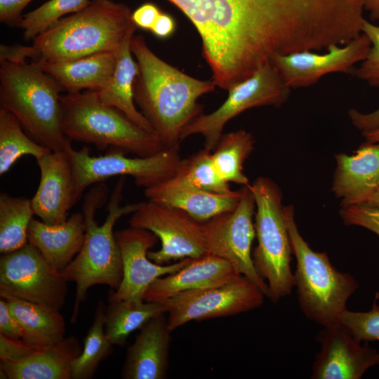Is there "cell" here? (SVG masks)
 <instances>
[{
  "label": "cell",
  "instance_id": "11",
  "mask_svg": "<svg viewBox=\"0 0 379 379\" xmlns=\"http://www.w3.org/2000/svg\"><path fill=\"white\" fill-rule=\"evenodd\" d=\"M264 292L246 277L239 274L214 286L180 293L162 302L171 331L191 321L233 316L260 307Z\"/></svg>",
  "mask_w": 379,
  "mask_h": 379
},
{
  "label": "cell",
  "instance_id": "24",
  "mask_svg": "<svg viewBox=\"0 0 379 379\" xmlns=\"http://www.w3.org/2000/svg\"><path fill=\"white\" fill-rule=\"evenodd\" d=\"M117 52L99 53L67 61L30 63L51 76L67 93L84 90L98 91L102 89L112 77Z\"/></svg>",
  "mask_w": 379,
  "mask_h": 379
},
{
  "label": "cell",
  "instance_id": "3",
  "mask_svg": "<svg viewBox=\"0 0 379 379\" xmlns=\"http://www.w3.org/2000/svg\"><path fill=\"white\" fill-rule=\"evenodd\" d=\"M124 176L117 182L107 207V215L102 225L95 220L97 210L107 198L108 189L103 182L94 185L84 198L82 213L86 223L82 247L74 259L59 274L67 282L76 284L75 300L72 321L75 322L81 303L88 289L97 284L117 290L122 280L123 265L120 249L113 230L122 216L133 213L138 204L121 206Z\"/></svg>",
  "mask_w": 379,
  "mask_h": 379
},
{
  "label": "cell",
  "instance_id": "38",
  "mask_svg": "<svg viewBox=\"0 0 379 379\" xmlns=\"http://www.w3.org/2000/svg\"><path fill=\"white\" fill-rule=\"evenodd\" d=\"M36 350L22 340L9 338L0 334L1 361L18 362L27 358Z\"/></svg>",
  "mask_w": 379,
  "mask_h": 379
},
{
  "label": "cell",
  "instance_id": "2",
  "mask_svg": "<svg viewBox=\"0 0 379 379\" xmlns=\"http://www.w3.org/2000/svg\"><path fill=\"white\" fill-rule=\"evenodd\" d=\"M130 47L138 65L134 100L164 147L178 146L183 129L201 115L198 98L216 86L212 80L192 77L161 60L141 34L133 35Z\"/></svg>",
  "mask_w": 379,
  "mask_h": 379
},
{
  "label": "cell",
  "instance_id": "32",
  "mask_svg": "<svg viewBox=\"0 0 379 379\" xmlns=\"http://www.w3.org/2000/svg\"><path fill=\"white\" fill-rule=\"evenodd\" d=\"M105 311L104 303L99 301L92 325L84 338L82 351L72 363L71 379L91 378L100 362L111 354L113 344L105 331Z\"/></svg>",
  "mask_w": 379,
  "mask_h": 379
},
{
  "label": "cell",
  "instance_id": "16",
  "mask_svg": "<svg viewBox=\"0 0 379 379\" xmlns=\"http://www.w3.org/2000/svg\"><path fill=\"white\" fill-rule=\"evenodd\" d=\"M123 265V277L117 290L111 289L109 300L143 302L149 286L157 278L173 274L186 265V258L174 264L159 265L147 256L157 241L152 232L130 227L114 232Z\"/></svg>",
  "mask_w": 379,
  "mask_h": 379
},
{
  "label": "cell",
  "instance_id": "36",
  "mask_svg": "<svg viewBox=\"0 0 379 379\" xmlns=\"http://www.w3.org/2000/svg\"><path fill=\"white\" fill-rule=\"evenodd\" d=\"M361 32L364 33L371 41V46L366 59L359 67H355L352 75L365 81L370 86H379V26L364 20Z\"/></svg>",
  "mask_w": 379,
  "mask_h": 379
},
{
  "label": "cell",
  "instance_id": "5",
  "mask_svg": "<svg viewBox=\"0 0 379 379\" xmlns=\"http://www.w3.org/2000/svg\"><path fill=\"white\" fill-rule=\"evenodd\" d=\"M62 89L49 74L27 62L1 60L0 103L39 144L67 152L70 140L61 125Z\"/></svg>",
  "mask_w": 379,
  "mask_h": 379
},
{
  "label": "cell",
  "instance_id": "12",
  "mask_svg": "<svg viewBox=\"0 0 379 379\" xmlns=\"http://www.w3.org/2000/svg\"><path fill=\"white\" fill-rule=\"evenodd\" d=\"M237 207L201 223L206 252L227 260L239 272L269 295L267 282L254 266L251 246L255 236L253 216L255 201L250 184L240 189Z\"/></svg>",
  "mask_w": 379,
  "mask_h": 379
},
{
  "label": "cell",
  "instance_id": "40",
  "mask_svg": "<svg viewBox=\"0 0 379 379\" xmlns=\"http://www.w3.org/2000/svg\"><path fill=\"white\" fill-rule=\"evenodd\" d=\"M32 0H0V21L9 25L18 26L22 12Z\"/></svg>",
  "mask_w": 379,
  "mask_h": 379
},
{
  "label": "cell",
  "instance_id": "4",
  "mask_svg": "<svg viewBox=\"0 0 379 379\" xmlns=\"http://www.w3.org/2000/svg\"><path fill=\"white\" fill-rule=\"evenodd\" d=\"M132 12L123 3L91 0L82 10L62 18L33 39L21 46L27 62H62L103 52H117L134 23Z\"/></svg>",
  "mask_w": 379,
  "mask_h": 379
},
{
  "label": "cell",
  "instance_id": "22",
  "mask_svg": "<svg viewBox=\"0 0 379 379\" xmlns=\"http://www.w3.org/2000/svg\"><path fill=\"white\" fill-rule=\"evenodd\" d=\"M239 274L227 260L206 253L192 258L176 272L155 279L147 288L144 300L162 302L182 292L226 283Z\"/></svg>",
  "mask_w": 379,
  "mask_h": 379
},
{
  "label": "cell",
  "instance_id": "45",
  "mask_svg": "<svg viewBox=\"0 0 379 379\" xmlns=\"http://www.w3.org/2000/svg\"><path fill=\"white\" fill-rule=\"evenodd\" d=\"M363 135L368 143H379V128L364 133Z\"/></svg>",
  "mask_w": 379,
  "mask_h": 379
},
{
  "label": "cell",
  "instance_id": "44",
  "mask_svg": "<svg viewBox=\"0 0 379 379\" xmlns=\"http://www.w3.org/2000/svg\"><path fill=\"white\" fill-rule=\"evenodd\" d=\"M364 8L372 21H379V0H364Z\"/></svg>",
  "mask_w": 379,
  "mask_h": 379
},
{
  "label": "cell",
  "instance_id": "6",
  "mask_svg": "<svg viewBox=\"0 0 379 379\" xmlns=\"http://www.w3.org/2000/svg\"><path fill=\"white\" fill-rule=\"evenodd\" d=\"M61 125L70 140L99 150L148 157L166 148L159 137L140 128L114 107L102 103L95 91L60 95Z\"/></svg>",
  "mask_w": 379,
  "mask_h": 379
},
{
  "label": "cell",
  "instance_id": "8",
  "mask_svg": "<svg viewBox=\"0 0 379 379\" xmlns=\"http://www.w3.org/2000/svg\"><path fill=\"white\" fill-rule=\"evenodd\" d=\"M256 206L255 230L258 245L252 252L254 266L269 287L274 303L288 295L293 288V254L282 205V193L271 179L260 176L250 185Z\"/></svg>",
  "mask_w": 379,
  "mask_h": 379
},
{
  "label": "cell",
  "instance_id": "41",
  "mask_svg": "<svg viewBox=\"0 0 379 379\" xmlns=\"http://www.w3.org/2000/svg\"><path fill=\"white\" fill-rule=\"evenodd\" d=\"M348 115L352 124L362 133L379 128V109L370 113L351 109Z\"/></svg>",
  "mask_w": 379,
  "mask_h": 379
},
{
  "label": "cell",
  "instance_id": "33",
  "mask_svg": "<svg viewBox=\"0 0 379 379\" xmlns=\"http://www.w3.org/2000/svg\"><path fill=\"white\" fill-rule=\"evenodd\" d=\"M211 152L204 147L182 159L175 177L201 190L230 194L234 191L217 173L212 161Z\"/></svg>",
  "mask_w": 379,
  "mask_h": 379
},
{
  "label": "cell",
  "instance_id": "14",
  "mask_svg": "<svg viewBox=\"0 0 379 379\" xmlns=\"http://www.w3.org/2000/svg\"><path fill=\"white\" fill-rule=\"evenodd\" d=\"M128 222L130 227L149 230L160 239L161 248L147 253L155 263L167 265L207 253L201 223L180 209L148 200L138 204Z\"/></svg>",
  "mask_w": 379,
  "mask_h": 379
},
{
  "label": "cell",
  "instance_id": "23",
  "mask_svg": "<svg viewBox=\"0 0 379 379\" xmlns=\"http://www.w3.org/2000/svg\"><path fill=\"white\" fill-rule=\"evenodd\" d=\"M85 233V218L81 212L72 214L58 225H48L33 218L27 238L28 242L39 251L51 267L59 272L81 250Z\"/></svg>",
  "mask_w": 379,
  "mask_h": 379
},
{
  "label": "cell",
  "instance_id": "37",
  "mask_svg": "<svg viewBox=\"0 0 379 379\" xmlns=\"http://www.w3.org/2000/svg\"><path fill=\"white\" fill-rule=\"evenodd\" d=\"M340 215L346 225L364 227L379 236V208L367 204L343 206Z\"/></svg>",
  "mask_w": 379,
  "mask_h": 379
},
{
  "label": "cell",
  "instance_id": "9",
  "mask_svg": "<svg viewBox=\"0 0 379 379\" xmlns=\"http://www.w3.org/2000/svg\"><path fill=\"white\" fill-rule=\"evenodd\" d=\"M67 153L72 165L77 202L88 187L113 176H131L138 186L145 189L156 186L174 177L182 160L179 145L151 156L133 158L119 151L91 156L86 147L79 150L71 147Z\"/></svg>",
  "mask_w": 379,
  "mask_h": 379
},
{
  "label": "cell",
  "instance_id": "17",
  "mask_svg": "<svg viewBox=\"0 0 379 379\" xmlns=\"http://www.w3.org/2000/svg\"><path fill=\"white\" fill-rule=\"evenodd\" d=\"M321 350L313 364L312 379H360L379 365V352L361 345L341 323L324 326L317 336Z\"/></svg>",
  "mask_w": 379,
  "mask_h": 379
},
{
  "label": "cell",
  "instance_id": "27",
  "mask_svg": "<svg viewBox=\"0 0 379 379\" xmlns=\"http://www.w3.org/2000/svg\"><path fill=\"white\" fill-rule=\"evenodd\" d=\"M5 299L21 326L22 340L28 346L40 350L65 338L66 325L59 310L13 297Z\"/></svg>",
  "mask_w": 379,
  "mask_h": 379
},
{
  "label": "cell",
  "instance_id": "29",
  "mask_svg": "<svg viewBox=\"0 0 379 379\" xmlns=\"http://www.w3.org/2000/svg\"><path fill=\"white\" fill-rule=\"evenodd\" d=\"M254 144L251 133L243 129L221 135L211 157L214 167L222 180L243 186L249 185L243 167L254 149Z\"/></svg>",
  "mask_w": 379,
  "mask_h": 379
},
{
  "label": "cell",
  "instance_id": "13",
  "mask_svg": "<svg viewBox=\"0 0 379 379\" xmlns=\"http://www.w3.org/2000/svg\"><path fill=\"white\" fill-rule=\"evenodd\" d=\"M67 283L29 242L1 257V298L13 297L60 310L65 302Z\"/></svg>",
  "mask_w": 379,
  "mask_h": 379
},
{
  "label": "cell",
  "instance_id": "34",
  "mask_svg": "<svg viewBox=\"0 0 379 379\" xmlns=\"http://www.w3.org/2000/svg\"><path fill=\"white\" fill-rule=\"evenodd\" d=\"M90 1L91 0H49L23 15L18 27L23 29L25 40L34 39L63 15L82 10Z\"/></svg>",
  "mask_w": 379,
  "mask_h": 379
},
{
  "label": "cell",
  "instance_id": "10",
  "mask_svg": "<svg viewBox=\"0 0 379 379\" xmlns=\"http://www.w3.org/2000/svg\"><path fill=\"white\" fill-rule=\"evenodd\" d=\"M228 91L227 98L216 110L201 114L183 129L180 140L200 134L204 138V147L213 151L229 121L250 108L280 106L287 100L291 88L269 62Z\"/></svg>",
  "mask_w": 379,
  "mask_h": 379
},
{
  "label": "cell",
  "instance_id": "20",
  "mask_svg": "<svg viewBox=\"0 0 379 379\" xmlns=\"http://www.w3.org/2000/svg\"><path fill=\"white\" fill-rule=\"evenodd\" d=\"M151 201L180 209L200 223L234 210L241 198L240 189L230 194L211 192L173 177L156 186L145 189Z\"/></svg>",
  "mask_w": 379,
  "mask_h": 379
},
{
  "label": "cell",
  "instance_id": "31",
  "mask_svg": "<svg viewBox=\"0 0 379 379\" xmlns=\"http://www.w3.org/2000/svg\"><path fill=\"white\" fill-rule=\"evenodd\" d=\"M52 152L26 134L18 119L8 110L0 108V175L10 170L25 155L36 160Z\"/></svg>",
  "mask_w": 379,
  "mask_h": 379
},
{
  "label": "cell",
  "instance_id": "35",
  "mask_svg": "<svg viewBox=\"0 0 379 379\" xmlns=\"http://www.w3.org/2000/svg\"><path fill=\"white\" fill-rule=\"evenodd\" d=\"M340 322L360 342L379 341V306L376 300L368 312L347 310Z\"/></svg>",
  "mask_w": 379,
  "mask_h": 379
},
{
  "label": "cell",
  "instance_id": "18",
  "mask_svg": "<svg viewBox=\"0 0 379 379\" xmlns=\"http://www.w3.org/2000/svg\"><path fill=\"white\" fill-rule=\"evenodd\" d=\"M40 169L38 189L31 199L34 214L44 222H65L77 203L74 177L67 152H50L36 160Z\"/></svg>",
  "mask_w": 379,
  "mask_h": 379
},
{
  "label": "cell",
  "instance_id": "15",
  "mask_svg": "<svg viewBox=\"0 0 379 379\" xmlns=\"http://www.w3.org/2000/svg\"><path fill=\"white\" fill-rule=\"evenodd\" d=\"M371 46L361 32L345 45L331 46L324 53L303 51L277 55L270 62L290 88L307 87L331 73L352 74L354 65L366 59Z\"/></svg>",
  "mask_w": 379,
  "mask_h": 379
},
{
  "label": "cell",
  "instance_id": "43",
  "mask_svg": "<svg viewBox=\"0 0 379 379\" xmlns=\"http://www.w3.org/2000/svg\"><path fill=\"white\" fill-rule=\"evenodd\" d=\"M175 23L173 18L168 14L161 13L150 31L157 37L165 39L174 32Z\"/></svg>",
  "mask_w": 379,
  "mask_h": 379
},
{
  "label": "cell",
  "instance_id": "28",
  "mask_svg": "<svg viewBox=\"0 0 379 379\" xmlns=\"http://www.w3.org/2000/svg\"><path fill=\"white\" fill-rule=\"evenodd\" d=\"M163 313H166L163 302L109 300L105 311L106 335L113 345H123L131 333Z\"/></svg>",
  "mask_w": 379,
  "mask_h": 379
},
{
  "label": "cell",
  "instance_id": "26",
  "mask_svg": "<svg viewBox=\"0 0 379 379\" xmlns=\"http://www.w3.org/2000/svg\"><path fill=\"white\" fill-rule=\"evenodd\" d=\"M136 28L137 26L133 23L128 29L117 52V64L112 77L102 89L95 93L102 103L116 108L135 125L156 135L149 121L137 109L134 103L133 84L138 74V65L133 58L130 46Z\"/></svg>",
  "mask_w": 379,
  "mask_h": 379
},
{
  "label": "cell",
  "instance_id": "1",
  "mask_svg": "<svg viewBox=\"0 0 379 379\" xmlns=\"http://www.w3.org/2000/svg\"><path fill=\"white\" fill-rule=\"evenodd\" d=\"M192 22L215 85L229 90L277 55L317 50L328 0H168Z\"/></svg>",
  "mask_w": 379,
  "mask_h": 379
},
{
  "label": "cell",
  "instance_id": "46",
  "mask_svg": "<svg viewBox=\"0 0 379 379\" xmlns=\"http://www.w3.org/2000/svg\"><path fill=\"white\" fill-rule=\"evenodd\" d=\"M365 204L379 208V187Z\"/></svg>",
  "mask_w": 379,
  "mask_h": 379
},
{
  "label": "cell",
  "instance_id": "21",
  "mask_svg": "<svg viewBox=\"0 0 379 379\" xmlns=\"http://www.w3.org/2000/svg\"><path fill=\"white\" fill-rule=\"evenodd\" d=\"M332 191L341 207L365 204L379 187V143L366 142L352 155H335Z\"/></svg>",
  "mask_w": 379,
  "mask_h": 379
},
{
  "label": "cell",
  "instance_id": "30",
  "mask_svg": "<svg viewBox=\"0 0 379 379\" xmlns=\"http://www.w3.org/2000/svg\"><path fill=\"white\" fill-rule=\"evenodd\" d=\"M34 212L31 200L0 194V252L7 253L28 243L27 232Z\"/></svg>",
  "mask_w": 379,
  "mask_h": 379
},
{
  "label": "cell",
  "instance_id": "19",
  "mask_svg": "<svg viewBox=\"0 0 379 379\" xmlns=\"http://www.w3.org/2000/svg\"><path fill=\"white\" fill-rule=\"evenodd\" d=\"M163 313L148 320L128 348L121 376L124 379H164L169 367L171 333Z\"/></svg>",
  "mask_w": 379,
  "mask_h": 379
},
{
  "label": "cell",
  "instance_id": "25",
  "mask_svg": "<svg viewBox=\"0 0 379 379\" xmlns=\"http://www.w3.org/2000/svg\"><path fill=\"white\" fill-rule=\"evenodd\" d=\"M81 351L79 340L68 336L55 345L36 350L20 361H1L0 378L71 379L72 363Z\"/></svg>",
  "mask_w": 379,
  "mask_h": 379
},
{
  "label": "cell",
  "instance_id": "42",
  "mask_svg": "<svg viewBox=\"0 0 379 379\" xmlns=\"http://www.w3.org/2000/svg\"><path fill=\"white\" fill-rule=\"evenodd\" d=\"M161 12L152 4H145L132 13L131 18L137 27L151 29Z\"/></svg>",
  "mask_w": 379,
  "mask_h": 379
},
{
  "label": "cell",
  "instance_id": "39",
  "mask_svg": "<svg viewBox=\"0 0 379 379\" xmlns=\"http://www.w3.org/2000/svg\"><path fill=\"white\" fill-rule=\"evenodd\" d=\"M0 334L12 339L22 340L21 326L10 310L7 300L0 299Z\"/></svg>",
  "mask_w": 379,
  "mask_h": 379
},
{
  "label": "cell",
  "instance_id": "7",
  "mask_svg": "<svg viewBox=\"0 0 379 379\" xmlns=\"http://www.w3.org/2000/svg\"><path fill=\"white\" fill-rule=\"evenodd\" d=\"M293 254L296 259L293 284L305 316L318 324L341 323L350 297L359 284L349 273L338 270L326 252L313 251L299 232L292 206H284Z\"/></svg>",
  "mask_w": 379,
  "mask_h": 379
}]
</instances>
